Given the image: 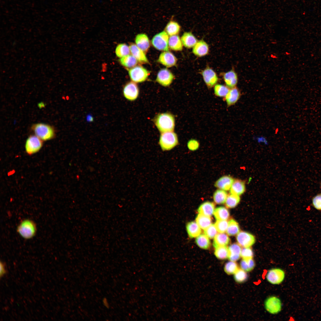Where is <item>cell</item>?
Here are the masks:
<instances>
[{
  "mask_svg": "<svg viewBox=\"0 0 321 321\" xmlns=\"http://www.w3.org/2000/svg\"><path fill=\"white\" fill-rule=\"evenodd\" d=\"M155 124L161 133L173 131L175 126L174 115L169 113H160L157 115L154 119Z\"/></svg>",
  "mask_w": 321,
  "mask_h": 321,
  "instance_id": "cell-1",
  "label": "cell"
},
{
  "mask_svg": "<svg viewBox=\"0 0 321 321\" xmlns=\"http://www.w3.org/2000/svg\"><path fill=\"white\" fill-rule=\"evenodd\" d=\"M32 129L35 135L43 141L51 139L55 136L54 128L47 124L42 123L35 124L32 126Z\"/></svg>",
  "mask_w": 321,
  "mask_h": 321,
  "instance_id": "cell-2",
  "label": "cell"
},
{
  "mask_svg": "<svg viewBox=\"0 0 321 321\" xmlns=\"http://www.w3.org/2000/svg\"><path fill=\"white\" fill-rule=\"evenodd\" d=\"M178 143L177 136L173 131L161 133L159 144L163 151L170 150L177 145Z\"/></svg>",
  "mask_w": 321,
  "mask_h": 321,
  "instance_id": "cell-3",
  "label": "cell"
},
{
  "mask_svg": "<svg viewBox=\"0 0 321 321\" xmlns=\"http://www.w3.org/2000/svg\"><path fill=\"white\" fill-rule=\"evenodd\" d=\"M17 231L23 238L29 239L33 238L36 235L37 227L35 223L32 220L26 219L22 221L19 223Z\"/></svg>",
  "mask_w": 321,
  "mask_h": 321,
  "instance_id": "cell-4",
  "label": "cell"
},
{
  "mask_svg": "<svg viewBox=\"0 0 321 321\" xmlns=\"http://www.w3.org/2000/svg\"><path fill=\"white\" fill-rule=\"evenodd\" d=\"M168 34L165 31L155 35L152 40V43L157 49L161 51H169Z\"/></svg>",
  "mask_w": 321,
  "mask_h": 321,
  "instance_id": "cell-5",
  "label": "cell"
},
{
  "mask_svg": "<svg viewBox=\"0 0 321 321\" xmlns=\"http://www.w3.org/2000/svg\"><path fill=\"white\" fill-rule=\"evenodd\" d=\"M128 73L131 80L136 83L145 81L150 75V72L141 66H135L130 69L129 70Z\"/></svg>",
  "mask_w": 321,
  "mask_h": 321,
  "instance_id": "cell-6",
  "label": "cell"
},
{
  "mask_svg": "<svg viewBox=\"0 0 321 321\" xmlns=\"http://www.w3.org/2000/svg\"><path fill=\"white\" fill-rule=\"evenodd\" d=\"M43 145V141L35 135H31L27 139L25 145V150L31 155L39 152Z\"/></svg>",
  "mask_w": 321,
  "mask_h": 321,
  "instance_id": "cell-7",
  "label": "cell"
},
{
  "mask_svg": "<svg viewBox=\"0 0 321 321\" xmlns=\"http://www.w3.org/2000/svg\"><path fill=\"white\" fill-rule=\"evenodd\" d=\"M264 306L266 311L270 313L276 314L281 311L282 304L281 300L275 296H271L266 300Z\"/></svg>",
  "mask_w": 321,
  "mask_h": 321,
  "instance_id": "cell-8",
  "label": "cell"
},
{
  "mask_svg": "<svg viewBox=\"0 0 321 321\" xmlns=\"http://www.w3.org/2000/svg\"><path fill=\"white\" fill-rule=\"evenodd\" d=\"M285 277V272L282 269L278 268L271 269L268 271L266 276L267 281L273 284L281 283Z\"/></svg>",
  "mask_w": 321,
  "mask_h": 321,
  "instance_id": "cell-9",
  "label": "cell"
},
{
  "mask_svg": "<svg viewBox=\"0 0 321 321\" xmlns=\"http://www.w3.org/2000/svg\"><path fill=\"white\" fill-rule=\"evenodd\" d=\"M204 81L207 87L211 88L217 84L218 77L215 71L209 67H206L201 72Z\"/></svg>",
  "mask_w": 321,
  "mask_h": 321,
  "instance_id": "cell-10",
  "label": "cell"
},
{
  "mask_svg": "<svg viewBox=\"0 0 321 321\" xmlns=\"http://www.w3.org/2000/svg\"><path fill=\"white\" fill-rule=\"evenodd\" d=\"M174 78V75L169 70L163 68L158 72L156 81L162 86H167L171 84Z\"/></svg>",
  "mask_w": 321,
  "mask_h": 321,
  "instance_id": "cell-11",
  "label": "cell"
},
{
  "mask_svg": "<svg viewBox=\"0 0 321 321\" xmlns=\"http://www.w3.org/2000/svg\"><path fill=\"white\" fill-rule=\"evenodd\" d=\"M139 89L137 84L132 81L127 84L123 89L124 96L130 101L136 100L139 96Z\"/></svg>",
  "mask_w": 321,
  "mask_h": 321,
  "instance_id": "cell-12",
  "label": "cell"
},
{
  "mask_svg": "<svg viewBox=\"0 0 321 321\" xmlns=\"http://www.w3.org/2000/svg\"><path fill=\"white\" fill-rule=\"evenodd\" d=\"M236 240L238 244L243 247H250L255 242L254 235L248 232L241 231L237 235Z\"/></svg>",
  "mask_w": 321,
  "mask_h": 321,
  "instance_id": "cell-13",
  "label": "cell"
},
{
  "mask_svg": "<svg viewBox=\"0 0 321 321\" xmlns=\"http://www.w3.org/2000/svg\"><path fill=\"white\" fill-rule=\"evenodd\" d=\"M177 59L175 56L169 51H165L160 54L158 62L167 67L174 66L176 64Z\"/></svg>",
  "mask_w": 321,
  "mask_h": 321,
  "instance_id": "cell-14",
  "label": "cell"
},
{
  "mask_svg": "<svg viewBox=\"0 0 321 321\" xmlns=\"http://www.w3.org/2000/svg\"><path fill=\"white\" fill-rule=\"evenodd\" d=\"M209 51L208 44L203 40L198 41L192 48V52L197 56L201 57L207 55Z\"/></svg>",
  "mask_w": 321,
  "mask_h": 321,
  "instance_id": "cell-15",
  "label": "cell"
},
{
  "mask_svg": "<svg viewBox=\"0 0 321 321\" xmlns=\"http://www.w3.org/2000/svg\"><path fill=\"white\" fill-rule=\"evenodd\" d=\"M234 180L231 176L227 175L221 177L215 182V186L219 189L225 191L230 190Z\"/></svg>",
  "mask_w": 321,
  "mask_h": 321,
  "instance_id": "cell-16",
  "label": "cell"
},
{
  "mask_svg": "<svg viewBox=\"0 0 321 321\" xmlns=\"http://www.w3.org/2000/svg\"><path fill=\"white\" fill-rule=\"evenodd\" d=\"M240 91L236 87L230 89L228 94L224 97L227 107L235 104L240 98Z\"/></svg>",
  "mask_w": 321,
  "mask_h": 321,
  "instance_id": "cell-17",
  "label": "cell"
},
{
  "mask_svg": "<svg viewBox=\"0 0 321 321\" xmlns=\"http://www.w3.org/2000/svg\"><path fill=\"white\" fill-rule=\"evenodd\" d=\"M223 78L226 85L229 88L236 87L238 82V77L236 73L233 70L224 73Z\"/></svg>",
  "mask_w": 321,
  "mask_h": 321,
  "instance_id": "cell-18",
  "label": "cell"
},
{
  "mask_svg": "<svg viewBox=\"0 0 321 321\" xmlns=\"http://www.w3.org/2000/svg\"><path fill=\"white\" fill-rule=\"evenodd\" d=\"M129 48L131 55L136 59L138 61L142 63H149L144 52L136 44L131 43L130 45Z\"/></svg>",
  "mask_w": 321,
  "mask_h": 321,
  "instance_id": "cell-19",
  "label": "cell"
},
{
  "mask_svg": "<svg viewBox=\"0 0 321 321\" xmlns=\"http://www.w3.org/2000/svg\"><path fill=\"white\" fill-rule=\"evenodd\" d=\"M136 45L144 53L147 52L150 47L149 40L147 36L144 34H139L136 37Z\"/></svg>",
  "mask_w": 321,
  "mask_h": 321,
  "instance_id": "cell-20",
  "label": "cell"
},
{
  "mask_svg": "<svg viewBox=\"0 0 321 321\" xmlns=\"http://www.w3.org/2000/svg\"><path fill=\"white\" fill-rule=\"evenodd\" d=\"M181 40L183 45L188 48H193L198 41L191 32H185L182 35Z\"/></svg>",
  "mask_w": 321,
  "mask_h": 321,
  "instance_id": "cell-21",
  "label": "cell"
},
{
  "mask_svg": "<svg viewBox=\"0 0 321 321\" xmlns=\"http://www.w3.org/2000/svg\"><path fill=\"white\" fill-rule=\"evenodd\" d=\"M215 207L213 203L209 201L206 202L200 206L198 211L199 214L210 217L213 214Z\"/></svg>",
  "mask_w": 321,
  "mask_h": 321,
  "instance_id": "cell-22",
  "label": "cell"
},
{
  "mask_svg": "<svg viewBox=\"0 0 321 321\" xmlns=\"http://www.w3.org/2000/svg\"><path fill=\"white\" fill-rule=\"evenodd\" d=\"M228 249V258L230 261L236 262L240 258L242 248L238 244H232L229 247Z\"/></svg>",
  "mask_w": 321,
  "mask_h": 321,
  "instance_id": "cell-23",
  "label": "cell"
},
{
  "mask_svg": "<svg viewBox=\"0 0 321 321\" xmlns=\"http://www.w3.org/2000/svg\"><path fill=\"white\" fill-rule=\"evenodd\" d=\"M186 228L188 234L191 238L197 237L201 233L200 227L195 221H191L188 223Z\"/></svg>",
  "mask_w": 321,
  "mask_h": 321,
  "instance_id": "cell-24",
  "label": "cell"
},
{
  "mask_svg": "<svg viewBox=\"0 0 321 321\" xmlns=\"http://www.w3.org/2000/svg\"><path fill=\"white\" fill-rule=\"evenodd\" d=\"M168 45L171 50L177 51H181L183 44L181 39L177 35L171 36L169 38Z\"/></svg>",
  "mask_w": 321,
  "mask_h": 321,
  "instance_id": "cell-25",
  "label": "cell"
},
{
  "mask_svg": "<svg viewBox=\"0 0 321 321\" xmlns=\"http://www.w3.org/2000/svg\"><path fill=\"white\" fill-rule=\"evenodd\" d=\"M230 242V239L228 236L224 233L218 234L214 237L213 246L215 248L220 246H226Z\"/></svg>",
  "mask_w": 321,
  "mask_h": 321,
  "instance_id": "cell-26",
  "label": "cell"
},
{
  "mask_svg": "<svg viewBox=\"0 0 321 321\" xmlns=\"http://www.w3.org/2000/svg\"><path fill=\"white\" fill-rule=\"evenodd\" d=\"M245 185L243 181L238 179L235 180L230 189V193L239 196L245 192Z\"/></svg>",
  "mask_w": 321,
  "mask_h": 321,
  "instance_id": "cell-27",
  "label": "cell"
},
{
  "mask_svg": "<svg viewBox=\"0 0 321 321\" xmlns=\"http://www.w3.org/2000/svg\"><path fill=\"white\" fill-rule=\"evenodd\" d=\"M181 27L176 21L171 20L167 24L165 31L170 36L177 35L179 33Z\"/></svg>",
  "mask_w": 321,
  "mask_h": 321,
  "instance_id": "cell-28",
  "label": "cell"
},
{
  "mask_svg": "<svg viewBox=\"0 0 321 321\" xmlns=\"http://www.w3.org/2000/svg\"><path fill=\"white\" fill-rule=\"evenodd\" d=\"M119 62L124 67L131 68L136 65L138 61L132 55L129 54L121 58Z\"/></svg>",
  "mask_w": 321,
  "mask_h": 321,
  "instance_id": "cell-29",
  "label": "cell"
},
{
  "mask_svg": "<svg viewBox=\"0 0 321 321\" xmlns=\"http://www.w3.org/2000/svg\"><path fill=\"white\" fill-rule=\"evenodd\" d=\"M213 214L217 220H227L229 217V213L227 209L224 207L216 208Z\"/></svg>",
  "mask_w": 321,
  "mask_h": 321,
  "instance_id": "cell-30",
  "label": "cell"
},
{
  "mask_svg": "<svg viewBox=\"0 0 321 321\" xmlns=\"http://www.w3.org/2000/svg\"><path fill=\"white\" fill-rule=\"evenodd\" d=\"M196 221L200 228L204 230L211 224L212 221L210 217L199 213L197 216Z\"/></svg>",
  "mask_w": 321,
  "mask_h": 321,
  "instance_id": "cell-31",
  "label": "cell"
},
{
  "mask_svg": "<svg viewBox=\"0 0 321 321\" xmlns=\"http://www.w3.org/2000/svg\"><path fill=\"white\" fill-rule=\"evenodd\" d=\"M228 196L226 191L218 189L214 193L213 199L215 202L218 204H221L225 203Z\"/></svg>",
  "mask_w": 321,
  "mask_h": 321,
  "instance_id": "cell-32",
  "label": "cell"
},
{
  "mask_svg": "<svg viewBox=\"0 0 321 321\" xmlns=\"http://www.w3.org/2000/svg\"><path fill=\"white\" fill-rule=\"evenodd\" d=\"M209 237L205 234L200 235L196 239V242L200 248L207 249L210 246V242Z\"/></svg>",
  "mask_w": 321,
  "mask_h": 321,
  "instance_id": "cell-33",
  "label": "cell"
},
{
  "mask_svg": "<svg viewBox=\"0 0 321 321\" xmlns=\"http://www.w3.org/2000/svg\"><path fill=\"white\" fill-rule=\"evenodd\" d=\"M214 87V94L219 97H225L230 89L226 86L221 84H216Z\"/></svg>",
  "mask_w": 321,
  "mask_h": 321,
  "instance_id": "cell-34",
  "label": "cell"
},
{
  "mask_svg": "<svg viewBox=\"0 0 321 321\" xmlns=\"http://www.w3.org/2000/svg\"><path fill=\"white\" fill-rule=\"evenodd\" d=\"M240 227L238 223L234 220L232 219L229 222L226 232L229 236L237 235L240 232Z\"/></svg>",
  "mask_w": 321,
  "mask_h": 321,
  "instance_id": "cell-35",
  "label": "cell"
},
{
  "mask_svg": "<svg viewBox=\"0 0 321 321\" xmlns=\"http://www.w3.org/2000/svg\"><path fill=\"white\" fill-rule=\"evenodd\" d=\"M130 52L129 47L124 43L119 44L117 46L115 49V53L116 55L120 58L129 55Z\"/></svg>",
  "mask_w": 321,
  "mask_h": 321,
  "instance_id": "cell-36",
  "label": "cell"
},
{
  "mask_svg": "<svg viewBox=\"0 0 321 321\" xmlns=\"http://www.w3.org/2000/svg\"><path fill=\"white\" fill-rule=\"evenodd\" d=\"M240 198L238 195L230 193L228 195L225 201L226 206L229 208L235 207L240 201Z\"/></svg>",
  "mask_w": 321,
  "mask_h": 321,
  "instance_id": "cell-37",
  "label": "cell"
},
{
  "mask_svg": "<svg viewBox=\"0 0 321 321\" xmlns=\"http://www.w3.org/2000/svg\"><path fill=\"white\" fill-rule=\"evenodd\" d=\"M214 254L218 259H224L228 258V248L226 246H220L215 248Z\"/></svg>",
  "mask_w": 321,
  "mask_h": 321,
  "instance_id": "cell-38",
  "label": "cell"
},
{
  "mask_svg": "<svg viewBox=\"0 0 321 321\" xmlns=\"http://www.w3.org/2000/svg\"><path fill=\"white\" fill-rule=\"evenodd\" d=\"M255 266V263L253 258L243 259L240 262V268L246 272L253 270Z\"/></svg>",
  "mask_w": 321,
  "mask_h": 321,
  "instance_id": "cell-39",
  "label": "cell"
},
{
  "mask_svg": "<svg viewBox=\"0 0 321 321\" xmlns=\"http://www.w3.org/2000/svg\"><path fill=\"white\" fill-rule=\"evenodd\" d=\"M234 274L235 280L238 283L245 282L248 278L247 272L241 268H239Z\"/></svg>",
  "mask_w": 321,
  "mask_h": 321,
  "instance_id": "cell-40",
  "label": "cell"
},
{
  "mask_svg": "<svg viewBox=\"0 0 321 321\" xmlns=\"http://www.w3.org/2000/svg\"><path fill=\"white\" fill-rule=\"evenodd\" d=\"M239 268L235 262L230 261L225 265L224 270L226 273L231 275L234 274Z\"/></svg>",
  "mask_w": 321,
  "mask_h": 321,
  "instance_id": "cell-41",
  "label": "cell"
},
{
  "mask_svg": "<svg viewBox=\"0 0 321 321\" xmlns=\"http://www.w3.org/2000/svg\"><path fill=\"white\" fill-rule=\"evenodd\" d=\"M228 224L227 220H217L214 224L218 232L224 233L226 231Z\"/></svg>",
  "mask_w": 321,
  "mask_h": 321,
  "instance_id": "cell-42",
  "label": "cell"
},
{
  "mask_svg": "<svg viewBox=\"0 0 321 321\" xmlns=\"http://www.w3.org/2000/svg\"><path fill=\"white\" fill-rule=\"evenodd\" d=\"M218 232L215 224H211L204 230L205 234L210 239L214 238L217 234Z\"/></svg>",
  "mask_w": 321,
  "mask_h": 321,
  "instance_id": "cell-43",
  "label": "cell"
},
{
  "mask_svg": "<svg viewBox=\"0 0 321 321\" xmlns=\"http://www.w3.org/2000/svg\"><path fill=\"white\" fill-rule=\"evenodd\" d=\"M253 251L250 247H243V248H242L240 256L243 259L253 258Z\"/></svg>",
  "mask_w": 321,
  "mask_h": 321,
  "instance_id": "cell-44",
  "label": "cell"
},
{
  "mask_svg": "<svg viewBox=\"0 0 321 321\" xmlns=\"http://www.w3.org/2000/svg\"><path fill=\"white\" fill-rule=\"evenodd\" d=\"M199 146V142L194 139L189 140L187 143V147L190 150L194 151L197 150Z\"/></svg>",
  "mask_w": 321,
  "mask_h": 321,
  "instance_id": "cell-45",
  "label": "cell"
},
{
  "mask_svg": "<svg viewBox=\"0 0 321 321\" xmlns=\"http://www.w3.org/2000/svg\"><path fill=\"white\" fill-rule=\"evenodd\" d=\"M312 204L316 209L321 210V194L316 196L313 198Z\"/></svg>",
  "mask_w": 321,
  "mask_h": 321,
  "instance_id": "cell-46",
  "label": "cell"
},
{
  "mask_svg": "<svg viewBox=\"0 0 321 321\" xmlns=\"http://www.w3.org/2000/svg\"><path fill=\"white\" fill-rule=\"evenodd\" d=\"M7 272L4 263L1 261L0 262V276H3Z\"/></svg>",
  "mask_w": 321,
  "mask_h": 321,
  "instance_id": "cell-47",
  "label": "cell"
},
{
  "mask_svg": "<svg viewBox=\"0 0 321 321\" xmlns=\"http://www.w3.org/2000/svg\"><path fill=\"white\" fill-rule=\"evenodd\" d=\"M103 304L106 307H107V308L108 307V306H109V305H108V301H107V299L106 298H104L103 299Z\"/></svg>",
  "mask_w": 321,
  "mask_h": 321,
  "instance_id": "cell-48",
  "label": "cell"
}]
</instances>
